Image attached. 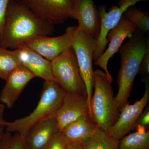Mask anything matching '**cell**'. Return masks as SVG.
Instances as JSON below:
<instances>
[{"label": "cell", "instance_id": "2", "mask_svg": "<svg viewBox=\"0 0 149 149\" xmlns=\"http://www.w3.org/2000/svg\"><path fill=\"white\" fill-rule=\"evenodd\" d=\"M144 34L138 30L130 40L120 46V68L118 75V91L115 97L120 109L128 102L136 75L139 72L141 62L147 47Z\"/></svg>", "mask_w": 149, "mask_h": 149}, {"label": "cell", "instance_id": "13", "mask_svg": "<svg viewBox=\"0 0 149 149\" xmlns=\"http://www.w3.org/2000/svg\"><path fill=\"white\" fill-rule=\"evenodd\" d=\"M85 116H90L87 99L66 93L55 117L61 131L67 125Z\"/></svg>", "mask_w": 149, "mask_h": 149}, {"label": "cell", "instance_id": "29", "mask_svg": "<svg viewBox=\"0 0 149 149\" xmlns=\"http://www.w3.org/2000/svg\"><path fill=\"white\" fill-rule=\"evenodd\" d=\"M5 127H3L0 128V133L4 132V130H5Z\"/></svg>", "mask_w": 149, "mask_h": 149}, {"label": "cell", "instance_id": "5", "mask_svg": "<svg viewBox=\"0 0 149 149\" xmlns=\"http://www.w3.org/2000/svg\"><path fill=\"white\" fill-rule=\"evenodd\" d=\"M68 34L77 58L80 73L86 86L87 102L91 118V100L94 86L93 54L97 46V39L77 28V25L70 26L65 29Z\"/></svg>", "mask_w": 149, "mask_h": 149}, {"label": "cell", "instance_id": "10", "mask_svg": "<svg viewBox=\"0 0 149 149\" xmlns=\"http://www.w3.org/2000/svg\"><path fill=\"white\" fill-rule=\"evenodd\" d=\"M143 0H120L118 6H113L108 12L105 7H100L99 11L101 17V28L95 50L93 54V60L98 58L105 51L108 42L107 40L108 33L117 25L125 11L136 3Z\"/></svg>", "mask_w": 149, "mask_h": 149}, {"label": "cell", "instance_id": "27", "mask_svg": "<svg viewBox=\"0 0 149 149\" xmlns=\"http://www.w3.org/2000/svg\"><path fill=\"white\" fill-rule=\"evenodd\" d=\"M5 109V106L0 103V128L5 127L8 123V121H6L4 118Z\"/></svg>", "mask_w": 149, "mask_h": 149}, {"label": "cell", "instance_id": "11", "mask_svg": "<svg viewBox=\"0 0 149 149\" xmlns=\"http://www.w3.org/2000/svg\"><path fill=\"white\" fill-rule=\"evenodd\" d=\"M70 17L78 21V29L98 39L101 17L93 0H74Z\"/></svg>", "mask_w": 149, "mask_h": 149}, {"label": "cell", "instance_id": "18", "mask_svg": "<svg viewBox=\"0 0 149 149\" xmlns=\"http://www.w3.org/2000/svg\"><path fill=\"white\" fill-rule=\"evenodd\" d=\"M119 141L98 128L81 144L83 149H118Z\"/></svg>", "mask_w": 149, "mask_h": 149}, {"label": "cell", "instance_id": "19", "mask_svg": "<svg viewBox=\"0 0 149 149\" xmlns=\"http://www.w3.org/2000/svg\"><path fill=\"white\" fill-rule=\"evenodd\" d=\"M118 149H149V131L139 128L134 133L125 136L118 142Z\"/></svg>", "mask_w": 149, "mask_h": 149}, {"label": "cell", "instance_id": "24", "mask_svg": "<svg viewBox=\"0 0 149 149\" xmlns=\"http://www.w3.org/2000/svg\"><path fill=\"white\" fill-rule=\"evenodd\" d=\"M10 0H0V35L3 30L6 15Z\"/></svg>", "mask_w": 149, "mask_h": 149}, {"label": "cell", "instance_id": "3", "mask_svg": "<svg viewBox=\"0 0 149 149\" xmlns=\"http://www.w3.org/2000/svg\"><path fill=\"white\" fill-rule=\"evenodd\" d=\"M65 94L56 82L45 81L40 100L35 109L27 116L8 122L5 131L17 133L26 138L30 129L37 123L55 117Z\"/></svg>", "mask_w": 149, "mask_h": 149}, {"label": "cell", "instance_id": "15", "mask_svg": "<svg viewBox=\"0 0 149 149\" xmlns=\"http://www.w3.org/2000/svg\"><path fill=\"white\" fill-rule=\"evenodd\" d=\"M25 45L51 61L71 47L69 36L66 32L58 37H36L28 41Z\"/></svg>", "mask_w": 149, "mask_h": 149}, {"label": "cell", "instance_id": "25", "mask_svg": "<svg viewBox=\"0 0 149 149\" xmlns=\"http://www.w3.org/2000/svg\"><path fill=\"white\" fill-rule=\"evenodd\" d=\"M141 71L145 76L149 74V42L147 40V47L146 52L143 57L139 72Z\"/></svg>", "mask_w": 149, "mask_h": 149}, {"label": "cell", "instance_id": "12", "mask_svg": "<svg viewBox=\"0 0 149 149\" xmlns=\"http://www.w3.org/2000/svg\"><path fill=\"white\" fill-rule=\"evenodd\" d=\"M35 76L20 65L11 72L0 93V103L9 109L13 107L26 85Z\"/></svg>", "mask_w": 149, "mask_h": 149}, {"label": "cell", "instance_id": "6", "mask_svg": "<svg viewBox=\"0 0 149 149\" xmlns=\"http://www.w3.org/2000/svg\"><path fill=\"white\" fill-rule=\"evenodd\" d=\"M51 63L55 81L65 93L87 99L86 86L72 47L65 50Z\"/></svg>", "mask_w": 149, "mask_h": 149}, {"label": "cell", "instance_id": "17", "mask_svg": "<svg viewBox=\"0 0 149 149\" xmlns=\"http://www.w3.org/2000/svg\"><path fill=\"white\" fill-rule=\"evenodd\" d=\"M98 128L89 116H85L67 125L61 132L69 143L81 145Z\"/></svg>", "mask_w": 149, "mask_h": 149}, {"label": "cell", "instance_id": "8", "mask_svg": "<svg viewBox=\"0 0 149 149\" xmlns=\"http://www.w3.org/2000/svg\"><path fill=\"white\" fill-rule=\"evenodd\" d=\"M32 12L53 24L64 23L71 16L74 0H22Z\"/></svg>", "mask_w": 149, "mask_h": 149}, {"label": "cell", "instance_id": "9", "mask_svg": "<svg viewBox=\"0 0 149 149\" xmlns=\"http://www.w3.org/2000/svg\"><path fill=\"white\" fill-rule=\"evenodd\" d=\"M138 30L136 25L123 15L117 25L108 33L107 40L109 43L108 47L96 60L95 64L103 70L112 82L113 78L108 69L109 61L118 51L125 38H130Z\"/></svg>", "mask_w": 149, "mask_h": 149}, {"label": "cell", "instance_id": "21", "mask_svg": "<svg viewBox=\"0 0 149 149\" xmlns=\"http://www.w3.org/2000/svg\"><path fill=\"white\" fill-rule=\"evenodd\" d=\"M123 15L143 34L149 32V15L148 12L142 11L133 6L125 11Z\"/></svg>", "mask_w": 149, "mask_h": 149}, {"label": "cell", "instance_id": "28", "mask_svg": "<svg viewBox=\"0 0 149 149\" xmlns=\"http://www.w3.org/2000/svg\"><path fill=\"white\" fill-rule=\"evenodd\" d=\"M67 149H83L80 144L69 143Z\"/></svg>", "mask_w": 149, "mask_h": 149}, {"label": "cell", "instance_id": "23", "mask_svg": "<svg viewBox=\"0 0 149 149\" xmlns=\"http://www.w3.org/2000/svg\"><path fill=\"white\" fill-rule=\"evenodd\" d=\"M69 143L61 131L57 133L42 149H67Z\"/></svg>", "mask_w": 149, "mask_h": 149}, {"label": "cell", "instance_id": "26", "mask_svg": "<svg viewBox=\"0 0 149 149\" xmlns=\"http://www.w3.org/2000/svg\"><path fill=\"white\" fill-rule=\"evenodd\" d=\"M149 125V109L147 107L139 118L135 128H148Z\"/></svg>", "mask_w": 149, "mask_h": 149}, {"label": "cell", "instance_id": "20", "mask_svg": "<svg viewBox=\"0 0 149 149\" xmlns=\"http://www.w3.org/2000/svg\"><path fill=\"white\" fill-rule=\"evenodd\" d=\"M21 65L17 50L0 47V79L6 80L14 70Z\"/></svg>", "mask_w": 149, "mask_h": 149}, {"label": "cell", "instance_id": "22", "mask_svg": "<svg viewBox=\"0 0 149 149\" xmlns=\"http://www.w3.org/2000/svg\"><path fill=\"white\" fill-rule=\"evenodd\" d=\"M0 149H29L26 139L19 133L4 132L0 139Z\"/></svg>", "mask_w": 149, "mask_h": 149}, {"label": "cell", "instance_id": "7", "mask_svg": "<svg viewBox=\"0 0 149 149\" xmlns=\"http://www.w3.org/2000/svg\"><path fill=\"white\" fill-rule=\"evenodd\" d=\"M143 81L146 84V90L142 98L132 104L127 102L122 107L117 121L108 133L118 141H119L135 128L139 118L148 103L149 75L145 76Z\"/></svg>", "mask_w": 149, "mask_h": 149}, {"label": "cell", "instance_id": "31", "mask_svg": "<svg viewBox=\"0 0 149 149\" xmlns=\"http://www.w3.org/2000/svg\"><path fill=\"white\" fill-rule=\"evenodd\" d=\"M4 132H2V133H0V139H1V136L2 135L3 133H4Z\"/></svg>", "mask_w": 149, "mask_h": 149}, {"label": "cell", "instance_id": "14", "mask_svg": "<svg viewBox=\"0 0 149 149\" xmlns=\"http://www.w3.org/2000/svg\"><path fill=\"white\" fill-rule=\"evenodd\" d=\"M16 49L21 65L28 69L35 77H40L46 81L55 82L51 61L25 45Z\"/></svg>", "mask_w": 149, "mask_h": 149}, {"label": "cell", "instance_id": "1", "mask_svg": "<svg viewBox=\"0 0 149 149\" xmlns=\"http://www.w3.org/2000/svg\"><path fill=\"white\" fill-rule=\"evenodd\" d=\"M54 31V24L36 15L23 1H10L0 47L15 50L36 37L53 35Z\"/></svg>", "mask_w": 149, "mask_h": 149}, {"label": "cell", "instance_id": "16", "mask_svg": "<svg viewBox=\"0 0 149 149\" xmlns=\"http://www.w3.org/2000/svg\"><path fill=\"white\" fill-rule=\"evenodd\" d=\"M60 131L55 117L35 124L25 138L29 149H42L57 133Z\"/></svg>", "mask_w": 149, "mask_h": 149}, {"label": "cell", "instance_id": "4", "mask_svg": "<svg viewBox=\"0 0 149 149\" xmlns=\"http://www.w3.org/2000/svg\"><path fill=\"white\" fill-rule=\"evenodd\" d=\"M112 82L102 70L94 72V94L91 100L92 119L98 128L108 133L117 121L120 108L112 88Z\"/></svg>", "mask_w": 149, "mask_h": 149}, {"label": "cell", "instance_id": "30", "mask_svg": "<svg viewBox=\"0 0 149 149\" xmlns=\"http://www.w3.org/2000/svg\"><path fill=\"white\" fill-rule=\"evenodd\" d=\"M12 1H22V0H10Z\"/></svg>", "mask_w": 149, "mask_h": 149}]
</instances>
